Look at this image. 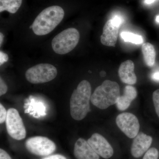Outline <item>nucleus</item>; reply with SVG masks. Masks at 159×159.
<instances>
[{
	"mask_svg": "<svg viewBox=\"0 0 159 159\" xmlns=\"http://www.w3.org/2000/svg\"><path fill=\"white\" fill-rule=\"evenodd\" d=\"M65 12L59 6L48 7L43 10L34 20L31 29L39 36L49 34L56 28L63 19Z\"/></svg>",
	"mask_w": 159,
	"mask_h": 159,
	"instance_id": "f257e3e1",
	"label": "nucleus"
},
{
	"mask_svg": "<svg viewBox=\"0 0 159 159\" xmlns=\"http://www.w3.org/2000/svg\"><path fill=\"white\" fill-rule=\"evenodd\" d=\"M91 96L90 84L82 80L74 90L70 99V111L73 119L80 121L86 116L90 111Z\"/></svg>",
	"mask_w": 159,
	"mask_h": 159,
	"instance_id": "f03ea898",
	"label": "nucleus"
},
{
	"mask_svg": "<svg viewBox=\"0 0 159 159\" xmlns=\"http://www.w3.org/2000/svg\"><path fill=\"white\" fill-rule=\"evenodd\" d=\"M120 96L119 84L115 81L105 80L95 90L91 101L96 107L104 110L116 104Z\"/></svg>",
	"mask_w": 159,
	"mask_h": 159,
	"instance_id": "7ed1b4c3",
	"label": "nucleus"
},
{
	"mask_svg": "<svg viewBox=\"0 0 159 159\" xmlns=\"http://www.w3.org/2000/svg\"><path fill=\"white\" fill-rule=\"evenodd\" d=\"M80 33L75 28L66 29L56 35L52 40L51 46L56 54H68L75 48L79 42Z\"/></svg>",
	"mask_w": 159,
	"mask_h": 159,
	"instance_id": "20e7f679",
	"label": "nucleus"
},
{
	"mask_svg": "<svg viewBox=\"0 0 159 159\" xmlns=\"http://www.w3.org/2000/svg\"><path fill=\"white\" fill-rule=\"evenodd\" d=\"M56 68L48 63H41L30 68L26 71L25 77L33 84L45 83L55 79L57 76Z\"/></svg>",
	"mask_w": 159,
	"mask_h": 159,
	"instance_id": "39448f33",
	"label": "nucleus"
},
{
	"mask_svg": "<svg viewBox=\"0 0 159 159\" xmlns=\"http://www.w3.org/2000/svg\"><path fill=\"white\" fill-rule=\"evenodd\" d=\"M25 147L29 152L40 157L50 155L56 150L55 143L48 138L34 136L26 140Z\"/></svg>",
	"mask_w": 159,
	"mask_h": 159,
	"instance_id": "423d86ee",
	"label": "nucleus"
},
{
	"mask_svg": "<svg viewBox=\"0 0 159 159\" xmlns=\"http://www.w3.org/2000/svg\"><path fill=\"white\" fill-rule=\"evenodd\" d=\"M6 123L7 132L11 138L16 140L25 138V127L17 110L13 108L8 110Z\"/></svg>",
	"mask_w": 159,
	"mask_h": 159,
	"instance_id": "0eeeda50",
	"label": "nucleus"
},
{
	"mask_svg": "<svg viewBox=\"0 0 159 159\" xmlns=\"http://www.w3.org/2000/svg\"><path fill=\"white\" fill-rule=\"evenodd\" d=\"M118 127L129 139H134L139 133L140 123L136 116L131 113L119 114L116 118Z\"/></svg>",
	"mask_w": 159,
	"mask_h": 159,
	"instance_id": "6e6552de",
	"label": "nucleus"
},
{
	"mask_svg": "<svg viewBox=\"0 0 159 159\" xmlns=\"http://www.w3.org/2000/svg\"><path fill=\"white\" fill-rule=\"evenodd\" d=\"M87 142L94 151L103 158H110L113 155L112 147L102 135L98 133L93 134Z\"/></svg>",
	"mask_w": 159,
	"mask_h": 159,
	"instance_id": "1a4fd4ad",
	"label": "nucleus"
},
{
	"mask_svg": "<svg viewBox=\"0 0 159 159\" xmlns=\"http://www.w3.org/2000/svg\"><path fill=\"white\" fill-rule=\"evenodd\" d=\"M120 26L112 19L107 21L103 27L102 34L100 38L102 44L107 47H115Z\"/></svg>",
	"mask_w": 159,
	"mask_h": 159,
	"instance_id": "9d476101",
	"label": "nucleus"
},
{
	"mask_svg": "<svg viewBox=\"0 0 159 159\" xmlns=\"http://www.w3.org/2000/svg\"><path fill=\"white\" fill-rule=\"evenodd\" d=\"M152 142V137L143 132H139L134 139L131 147V153L134 157H140L150 148Z\"/></svg>",
	"mask_w": 159,
	"mask_h": 159,
	"instance_id": "9b49d317",
	"label": "nucleus"
},
{
	"mask_svg": "<svg viewBox=\"0 0 159 159\" xmlns=\"http://www.w3.org/2000/svg\"><path fill=\"white\" fill-rule=\"evenodd\" d=\"M74 153L77 159H99V156L91 147L87 141L79 138L75 142Z\"/></svg>",
	"mask_w": 159,
	"mask_h": 159,
	"instance_id": "f8f14e48",
	"label": "nucleus"
},
{
	"mask_svg": "<svg viewBox=\"0 0 159 159\" xmlns=\"http://www.w3.org/2000/svg\"><path fill=\"white\" fill-rule=\"evenodd\" d=\"M118 73L120 80L124 83L129 85L136 83L137 78L134 73V64L131 60H128L122 63Z\"/></svg>",
	"mask_w": 159,
	"mask_h": 159,
	"instance_id": "ddd939ff",
	"label": "nucleus"
},
{
	"mask_svg": "<svg viewBox=\"0 0 159 159\" xmlns=\"http://www.w3.org/2000/svg\"><path fill=\"white\" fill-rule=\"evenodd\" d=\"M137 95L138 93L134 87L126 85L124 88L123 95L120 96L116 103L117 109L120 111L127 109L132 102L136 98Z\"/></svg>",
	"mask_w": 159,
	"mask_h": 159,
	"instance_id": "4468645a",
	"label": "nucleus"
},
{
	"mask_svg": "<svg viewBox=\"0 0 159 159\" xmlns=\"http://www.w3.org/2000/svg\"><path fill=\"white\" fill-rule=\"evenodd\" d=\"M142 51L145 64L149 67L153 66L155 63L156 57L154 46L150 43H144L142 45Z\"/></svg>",
	"mask_w": 159,
	"mask_h": 159,
	"instance_id": "2eb2a0df",
	"label": "nucleus"
},
{
	"mask_svg": "<svg viewBox=\"0 0 159 159\" xmlns=\"http://www.w3.org/2000/svg\"><path fill=\"white\" fill-rule=\"evenodd\" d=\"M22 0H0V12L6 11L14 14L20 7Z\"/></svg>",
	"mask_w": 159,
	"mask_h": 159,
	"instance_id": "dca6fc26",
	"label": "nucleus"
},
{
	"mask_svg": "<svg viewBox=\"0 0 159 159\" xmlns=\"http://www.w3.org/2000/svg\"><path fill=\"white\" fill-rule=\"evenodd\" d=\"M121 36L125 42H130L135 44H140L143 42L142 36L131 32H122L121 33Z\"/></svg>",
	"mask_w": 159,
	"mask_h": 159,
	"instance_id": "f3484780",
	"label": "nucleus"
},
{
	"mask_svg": "<svg viewBox=\"0 0 159 159\" xmlns=\"http://www.w3.org/2000/svg\"><path fill=\"white\" fill-rule=\"evenodd\" d=\"M159 151L157 148L152 147L145 153L143 159H159Z\"/></svg>",
	"mask_w": 159,
	"mask_h": 159,
	"instance_id": "a211bd4d",
	"label": "nucleus"
},
{
	"mask_svg": "<svg viewBox=\"0 0 159 159\" xmlns=\"http://www.w3.org/2000/svg\"><path fill=\"white\" fill-rule=\"evenodd\" d=\"M152 100L156 112L159 118V89L153 92L152 94Z\"/></svg>",
	"mask_w": 159,
	"mask_h": 159,
	"instance_id": "6ab92c4d",
	"label": "nucleus"
},
{
	"mask_svg": "<svg viewBox=\"0 0 159 159\" xmlns=\"http://www.w3.org/2000/svg\"><path fill=\"white\" fill-rule=\"evenodd\" d=\"M7 112L2 103L0 104V123H4L6 121Z\"/></svg>",
	"mask_w": 159,
	"mask_h": 159,
	"instance_id": "aec40b11",
	"label": "nucleus"
},
{
	"mask_svg": "<svg viewBox=\"0 0 159 159\" xmlns=\"http://www.w3.org/2000/svg\"><path fill=\"white\" fill-rule=\"evenodd\" d=\"M8 90V87L2 79V77L0 78V96H2L6 93Z\"/></svg>",
	"mask_w": 159,
	"mask_h": 159,
	"instance_id": "412c9836",
	"label": "nucleus"
},
{
	"mask_svg": "<svg viewBox=\"0 0 159 159\" xmlns=\"http://www.w3.org/2000/svg\"><path fill=\"white\" fill-rule=\"evenodd\" d=\"M0 159H11L9 154L4 150L1 148L0 149Z\"/></svg>",
	"mask_w": 159,
	"mask_h": 159,
	"instance_id": "4be33fe9",
	"label": "nucleus"
},
{
	"mask_svg": "<svg viewBox=\"0 0 159 159\" xmlns=\"http://www.w3.org/2000/svg\"><path fill=\"white\" fill-rule=\"evenodd\" d=\"M43 159H66V158L61 155L55 154L47 157Z\"/></svg>",
	"mask_w": 159,
	"mask_h": 159,
	"instance_id": "5701e85b",
	"label": "nucleus"
},
{
	"mask_svg": "<svg viewBox=\"0 0 159 159\" xmlns=\"http://www.w3.org/2000/svg\"><path fill=\"white\" fill-rule=\"evenodd\" d=\"M151 78L154 81L159 82V71H157L153 73L152 75Z\"/></svg>",
	"mask_w": 159,
	"mask_h": 159,
	"instance_id": "b1692460",
	"label": "nucleus"
},
{
	"mask_svg": "<svg viewBox=\"0 0 159 159\" xmlns=\"http://www.w3.org/2000/svg\"><path fill=\"white\" fill-rule=\"evenodd\" d=\"M156 0H145V3L146 4H150L154 2Z\"/></svg>",
	"mask_w": 159,
	"mask_h": 159,
	"instance_id": "393cba45",
	"label": "nucleus"
},
{
	"mask_svg": "<svg viewBox=\"0 0 159 159\" xmlns=\"http://www.w3.org/2000/svg\"><path fill=\"white\" fill-rule=\"evenodd\" d=\"M156 20L157 22L159 23V15L157 16L156 19Z\"/></svg>",
	"mask_w": 159,
	"mask_h": 159,
	"instance_id": "a878e982",
	"label": "nucleus"
}]
</instances>
